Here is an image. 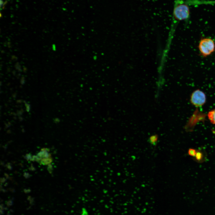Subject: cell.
<instances>
[{"mask_svg": "<svg viewBox=\"0 0 215 215\" xmlns=\"http://www.w3.org/2000/svg\"><path fill=\"white\" fill-rule=\"evenodd\" d=\"M199 54L202 58H206L215 52V41L209 37H202L198 45Z\"/></svg>", "mask_w": 215, "mask_h": 215, "instance_id": "obj_1", "label": "cell"}, {"mask_svg": "<svg viewBox=\"0 0 215 215\" xmlns=\"http://www.w3.org/2000/svg\"><path fill=\"white\" fill-rule=\"evenodd\" d=\"M190 11L188 6L183 4H175L173 11V17L175 20L181 21L187 19L189 16Z\"/></svg>", "mask_w": 215, "mask_h": 215, "instance_id": "obj_2", "label": "cell"}, {"mask_svg": "<svg viewBox=\"0 0 215 215\" xmlns=\"http://www.w3.org/2000/svg\"><path fill=\"white\" fill-rule=\"evenodd\" d=\"M206 99V96L204 93L199 89H197L191 94L190 101L195 106L199 107L205 103Z\"/></svg>", "mask_w": 215, "mask_h": 215, "instance_id": "obj_3", "label": "cell"}, {"mask_svg": "<svg viewBox=\"0 0 215 215\" xmlns=\"http://www.w3.org/2000/svg\"><path fill=\"white\" fill-rule=\"evenodd\" d=\"M194 158V159L198 162H203L206 158V155L205 150L201 148L196 150V155Z\"/></svg>", "mask_w": 215, "mask_h": 215, "instance_id": "obj_4", "label": "cell"}, {"mask_svg": "<svg viewBox=\"0 0 215 215\" xmlns=\"http://www.w3.org/2000/svg\"><path fill=\"white\" fill-rule=\"evenodd\" d=\"M50 150V149L48 148H42L41 149V151L37 153V155L42 159L51 157V154L48 153Z\"/></svg>", "mask_w": 215, "mask_h": 215, "instance_id": "obj_5", "label": "cell"}, {"mask_svg": "<svg viewBox=\"0 0 215 215\" xmlns=\"http://www.w3.org/2000/svg\"><path fill=\"white\" fill-rule=\"evenodd\" d=\"M208 116L211 122L215 125V109L209 111Z\"/></svg>", "mask_w": 215, "mask_h": 215, "instance_id": "obj_6", "label": "cell"}, {"mask_svg": "<svg viewBox=\"0 0 215 215\" xmlns=\"http://www.w3.org/2000/svg\"><path fill=\"white\" fill-rule=\"evenodd\" d=\"M158 140V136L156 135L150 136L148 139V142L153 146L156 145Z\"/></svg>", "mask_w": 215, "mask_h": 215, "instance_id": "obj_7", "label": "cell"}, {"mask_svg": "<svg viewBox=\"0 0 215 215\" xmlns=\"http://www.w3.org/2000/svg\"><path fill=\"white\" fill-rule=\"evenodd\" d=\"M52 161L53 159L52 157L47 158H43L41 159L39 164L41 165H47L50 164Z\"/></svg>", "mask_w": 215, "mask_h": 215, "instance_id": "obj_8", "label": "cell"}, {"mask_svg": "<svg viewBox=\"0 0 215 215\" xmlns=\"http://www.w3.org/2000/svg\"><path fill=\"white\" fill-rule=\"evenodd\" d=\"M196 150L193 148H189L188 151V153L189 155L194 157L196 155Z\"/></svg>", "mask_w": 215, "mask_h": 215, "instance_id": "obj_9", "label": "cell"}, {"mask_svg": "<svg viewBox=\"0 0 215 215\" xmlns=\"http://www.w3.org/2000/svg\"><path fill=\"white\" fill-rule=\"evenodd\" d=\"M47 169L48 172L50 173L51 174L52 173L53 168L52 165L51 164H49L48 165Z\"/></svg>", "mask_w": 215, "mask_h": 215, "instance_id": "obj_10", "label": "cell"}, {"mask_svg": "<svg viewBox=\"0 0 215 215\" xmlns=\"http://www.w3.org/2000/svg\"><path fill=\"white\" fill-rule=\"evenodd\" d=\"M30 153L26 154L25 155L23 156L24 158L26 159L27 161L30 160L32 157Z\"/></svg>", "mask_w": 215, "mask_h": 215, "instance_id": "obj_11", "label": "cell"}, {"mask_svg": "<svg viewBox=\"0 0 215 215\" xmlns=\"http://www.w3.org/2000/svg\"><path fill=\"white\" fill-rule=\"evenodd\" d=\"M23 176L26 179H28L30 178L31 176L30 174L27 172H24Z\"/></svg>", "mask_w": 215, "mask_h": 215, "instance_id": "obj_12", "label": "cell"}, {"mask_svg": "<svg viewBox=\"0 0 215 215\" xmlns=\"http://www.w3.org/2000/svg\"><path fill=\"white\" fill-rule=\"evenodd\" d=\"M6 167L7 168L10 170H11L12 169V168L11 166V164L10 163H8L6 165Z\"/></svg>", "mask_w": 215, "mask_h": 215, "instance_id": "obj_13", "label": "cell"}, {"mask_svg": "<svg viewBox=\"0 0 215 215\" xmlns=\"http://www.w3.org/2000/svg\"><path fill=\"white\" fill-rule=\"evenodd\" d=\"M29 170L32 171H35L36 170V168L33 166V164H31V166L29 168Z\"/></svg>", "mask_w": 215, "mask_h": 215, "instance_id": "obj_14", "label": "cell"}, {"mask_svg": "<svg viewBox=\"0 0 215 215\" xmlns=\"http://www.w3.org/2000/svg\"><path fill=\"white\" fill-rule=\"evenodd\" d=\"M6 181V179L4 178H0V182L1 183H4Z\"/></svg>", "mask_w": 215, "mask_h": 215, "instance_id": "obj_15", "label": "cell"}, {"mask_svg": "<svg viewBox=\"0 0 215 215\" xmlns=\"http://www.w3.org/2000/svg\"><path fill=\"white\" fill-rule=\"evenodd\" d=\"M24 192L25 193H27L30 192L31 190L30 189H24Z\"/></svg>", "mask_w": 215, "mask_h": 215, "instance_id": "obj_16", "label": "cell"}, {"mask_svg": "<svg viewBox=\"0 0 215 215\" xmlns=\"http://www.w3.org/2000/svg\"><path fill=\"white\" fill-rule=\"evenodd\" d=\"M4 175H5V176H6L7 179V178H8L9 176H8V175L6 173H4Z\"/></svg>", "mask_w": 215, "mask_h": 215, "instance_id": "obj_17", "label": "cell"}]
</instances>
